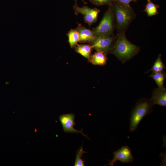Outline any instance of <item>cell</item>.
<instances>
[{"instance_id":"8992f818","label":"cell","mask_w":166,"mask_h":166,"mask_svg":"<svg viewBox=\"0 0 166 166\" xmlns=\"http://www.w3.org/2000/svg\"><path fill=\"white\" fill-rule=\"evenodd\" d=\"M74 14L78 15L79 13L84 16V20L85 23H87L90 27L97 21V17L100 10L96 8H91L85 5L82 7L79 6L77 2L73 6Z\"/></svg>"},{"instance_id":"30bf717a","label":"cell","mask_w":166,"mask_h":166,"mask_svg":"<svg viewBox=\"0 0 166 166\" xmlns=\"http://www.w3.org/2000/svg\"><path fill=\"white\" fill-rule=\"evenodd\" d=\"M153 105H158L161 106H166V89L164 87L154 89L151 98Z\"/></svg>"},{"instance_id":"6da1fadb","label":"cell","mask_w":166,"mask_h":166,"mask_svg":"<svg viewBox=\"0 0 166 166\" xmlns=\"http://www.w3.org/2000/svg\"><path fill=\"white\" fill-rule=\"evenodd\" d=\"M140 47L127 38L125 32L117 33L116 39L110 53L114 55L124 63L136 55Z\"/></svg>"},{"instance_id":"9a60e30c","label":"cell","mask_w":166,"mask_h":166,"mask_svg":"<svg viewBox=\"0 0 166 166\" xmlns=\"http://www.w3.org/2000/svg\"><path fill=\"white\" fill-rule=\"evenodd\" d=\"M148 2L145 6L144 11L147 13L148 17H151L158 14V8L159 6L154 4L151 0L147 1Z\"/></svg>"},{"instance_id":"9c48e42d","label":"cell","mask_w":166,"mask_h":166,"mask_svg":"<svg viewBox=\"0 0 166 166\" xmlns=\"http://www.w3.org/2000/svg\"><path fill=\"white\" fill-rule=\"evenodd\" d=\"M77 26L75 29L78 32L80 43H90L95 38L92 30L88 29L77 23Z\"/></svg>"},{"instance_id":"4fadbf2b","label":"cell","mask_w":166,"mask_h":166,"mask_svg":"<svg viewBox=\"0 0 166 166\" xmlns=\"http://www.w3.org/2000/svg\"><path fill=\"white\" fill-rule=\"evenodd\" d=\"M68 38V42L72 48H74L79 41L78 32L75 29H70L66 34Z\"/></svg>"},{"instance_id":"5b68a950","label":"cell","mask_w":166,"mask_h":166,"mask_svg":"<svg viewBox=\"0 0 166 166\" xmlns=\"http://www.w3.org/2000/svg\"><path fill=\"white\" fill-rule=\"evenodd\" d=\"M116 39V35H102L96 37L90 44L93 49L101 51L107 54L110 53Z\"/></svg>"},{"instance_id":"5bb4252c","label":"cell","mask_w":166,"mask_h":166,"mask_svg":"<svg viewBox=\"0 0 166 166\" xmlns=\"http://www.w3.org/2000/svg\"><path fill=\"white\" fill-rule=\"evenodd\" d=\"M149 76L154 80L158 87H164V83L166 77V74L164 70L158 72H152Z\"/></svg>"},{"instance_id":"ac0fdd59","label":"cell","mask_w":166,"mask_h":166,"mask_svg":"<svg viewBox=\"0 0 166 166\" xmlns=\"http://www.w3.org/2000/svg\"><path fill=\"white\" fill-rule=\"evenodd\" d=\"M94 5L100 6L104 5L110 6L115 2V0H89Z\"/></svg>"},{"instance_id":"3957f363","label":"cell","mask_w":166,"mask_h":166,"mask_svg":"<svg viewBox=\"0 0 166 166\" xmlns=\"http://www.w3.org/2000/svg\"><path fill=\"white\" fill-rule=\"evenodd\" d=\"M153 105L151 99L142 98L136 103L131 113L130 120V132L136 130L141 120L152 112Z\"/></svg>"},{"instance_id":"7a4b0ae2","label":"cell","mask_w":166,"mask_h":166,"mask_svg":"<svg viewBox=\"0 0 166 166\" xmlns=\"http://www.w3.org/2000/svg\"><path fill=\"white\" fill-rule=\"evenodd\" d=\"M114 12L118 33L125 32L136 14L130 5L114 2L112 5Z\"/></svg>"},{"instance_id":"7c38bea8","label":"cell","mask_w":166,"mask_h":166,"mask_svg":"<svg viewBox=\"0 0 166 166\" xmlns=\"http://www.w3.org/2000/svg\"><path fill=\"white\" fill-rule=\"evenodd\" d=\"M75 51L80 54L81 56L89 59L90 55L93 47L90 44H78L74 48Z\"/></svg>"},{"instance_id":"e0dca14e","label":"cell","mask_w":166,"mask_h":166,"mask_svg":"<svg viewBox=\"0 0 166 166\" xmlns=\"http://www.w3.org/2000/svg\"><path fill=\"white\" fill-rule=\"evenodd\" d=\"M85 153H87V152L83 150V146H82L76 152L75 160L74 166H85L84 164L85 160L81 158V156H83L82 155Z\"/></svg>"},{"instance_id":"277c9868","label":"cell","mask_w":166,"mask_h":166,"mask_svg":"<svg viewBox=\"0 0 166 166\" xmlns=\"http://www.w3.org/2000/svg\"><path fill=\"white\" fill-rule=\"evenodd\" d=\"M116 29L114 12L112 6H109L99 24L92 29L95 37L105 35H113Z\"/></svg>"},{"instance_id":"8fae6325","label":"cell","mask_w":166,"mask_h":166,"mask_svg":"<svg viewBox=\"0 0 166 166\" xmlns=\"http://www.w3.org/2000/svg\"><path fill=\"white\" fill-rule=\"evenodd\" d=\"M89 62L94 65H104L106 63L108 58L107 54L101 51H96L91 54L88 59Z\"/></svg>"},{"instance_id":"d6986e66","label":"cell","mask_w":166,"mask_h":166,"mask_svg":"<svg viewBox=\"0 0 166 166\" xmlns=\"http://www.w3.org/2000/svg\"><path fill=\"white\" fill-rule=\"evenodd\" d=\"M136 0H115L114 2L122 4L128 5H130L129 3L131 2H136Z\"/></svg>"},{"instance_id":"44dd1931","label":"cell","mask_w":166,"mask_h":166,"mask_svg":"<svg viewBox=\"0 0 166 166\" xmlns=\"http://www.w3.org/2000/svg\"><path fill=\"white\" fill-rule=\"evenodd\" d=\"M147 1H149V0H147Z\"/></svg>"},{"instance_id":"ffe728a7","label":"cell","mask_w":166,"mask_h":166,"mask_svg":"<svg viewBox=\"0 0 166 166\" xmlns=\"http://www.w3.org/2000/svg\"><path fill=\"white\" fill-rule=\"evenodd\" d=\"M78 0H75V2H77ZM85 4H87V3L84 0H81Z\"/></svg>"},{"instance_id":"ba28073f","label":"cell","mask_w":166,"mask_h":166,"mask_svg":"<svg viewBox=\"0 0 166 166\" xmlns=\"http://www.w3.org/2000/svg\"><path fill=\"white\" fill-rule=\"evenodd\" d=\"M75 115L73 113L63 114L60 116L59 120L61 123L64 131L66 133H80L87 138V135L82 132L83 129L77 130L73 128L75 123L74 121Z\"/></svg>"},{"instance_id":"2e32d148","label":"cell","mask_w":166,"mask_h":166,"mask_svg":"<svg viewBox=\"0 0 166 166\" xmlns=\"http://www.w3.org/2000/svg\"><path fill=\"white\" fill-rule=\"evenodd\" d=\"M165 66L161 59V55L159 54L151 69L148 72L152 71L153 72H158L162 71L165 69Z\"/></svg>"},{"instance_id":"52a82bcc","label":"cell","mask_w":166,"mask_h":166,"mask_svg":"<svg viewBox=\"0 0 166 166\" xmlns=\"http://www.w3.org/2000/svg\"><path fill=\"white\" fill-rule=\"evenodd\" d=\"M113 159L109 160L110 162L107 165L113 166L117 161H120L123 163L132 162L133 160L131 151L128 146H124L113 153Z\"/></svg>"}]
</instances>
